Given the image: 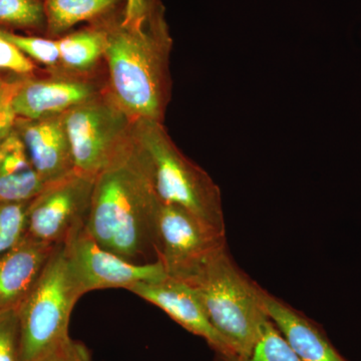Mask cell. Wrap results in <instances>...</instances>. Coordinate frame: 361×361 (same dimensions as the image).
Listing matches in <instances>:
<instances>
[{
  "mask_svg": "<svg viewBox=\"0 0 361 361\" xmlns=\"http://www.w3.org/2000/svg\"><path fill=\"white\" fill-rule=\"evenodd\" d=\"M159 205L130 137L128 148L94 180L85 232L104 249L137 263L151 250L156 255Z\"/></svg>",
  "mask_w": 361,
  "mask_h": 361,
  "instance_id": "6da1fadb",
  "label": "cell"
},
{
  "mask_svg": "<svg viewBox=\"0 0 361 361\" xmlns=\"http://www.w3.org/2000/svg\"><path fill=\"white\" fill-rule=\"evenodd\" d=\"M110 94L133 122L163 120L169 97L171 49L163 16L142 32L122 25L104 28Z\"/></svg>",
  "mask_w": 361,
  "mask_h": 361,
  "instance_id": "7a4b0ae2",
  "label": "cell"
},
{
  "mask_svg": "<svg viewBox=\"0 0 361 361\" xmlns=\"http://www.w3.org/2000/svg\"><path fill=\"white\" fill-rule=\"evenodd\" d=\"M133 151L159 202L184 209L226 236L219 187L203 169L178 149L159 121H135Z\"/></svg>",
  "mask_w": 361,
  "mask_h": 361,
  "instance_id": "3957f363",
  "label": "cell"
},
{
  "mask_svg": "<svg viewBox=\"0 0 361 361\" xmlns=\"http://www.w3.org/2000/svg\"><path fill=\"white\" fill-rule=\"evenodd\" d=\"M182 282L195 292L233 351L248 355L270 318L263 302V287L240 269L227 247L215 252Z\"/></svg>",
  "mask_w": 361,
  "mask_h": 361,
  "instance_id": "277c9868",
  "label": "cell"
},
{
  "mask_svg": "<svg viewBox=\"0 0 361 361\" xmlns=\"http://www.w3.org/2000/svg\"><path fill=\"white\" fill-rule=\"evenodd\" d=\"M82 295L65 245L56 246L39 279L18 306L20 361H39L70 338L71 312Z\"/></svg>",
  "mask_w": 361,
  "mask_h": 361,
  "instance_id": "5b68a950",
  "label": "cell"
},
{
  "mask_svg": "<svg viewBox=\"0 0 361 361\" xmlns=\"http://www.w3.org/2000/svg\"><path fill=\"white\" fill-rule=\"evenodd\" d=\"M75 172L97 177L128 148L133 122L111 94L63 114Z\"/></svg>",
  "mask_w": 361,
  "mask_h": 361,
  "instance_id": "8992f818",
  "label": "cell"
},
{
  "mask_svg": "<svg viewBox=\"0 0 361 361\" xmlns=\"http://www.w3.org/2000/svg\"><path fill=\"white\" fill-rule=\"evenodd\" d=\"M96 177L73 172L49 183L27 208L26 235L51 245H63L84 229Z\"/></svg>",
  "mask_w": 361,
  "mask_h": 361,
  "instance_id": "52a82bcc",
  "label": "cell"
},
{
  "mask_svg": "<svg viewBox=\"0 0 361 361\" xmlns=\"http://www.w3.org/2000/svg\"><path fill=\"white\" fill-rule=\"evenodd\" d=\"M227 247L218 234L180 207L160 203L156 218V260L169 277L184 281L215 252Z\"/></svg>",
  "mask_w": 361,
  "mask_h": 361,
  "instance_id": "ba28073f",
  "label": "cell"
},
{
  "mask_svg": "<svg viewBox=\"0 0 361 361\" xmlns=\"http://www.w3.org/2000/svg\"><path fill=\"white\" fill-rule=\"evenodd\" d=\"M66 255L82 294L92 290L125 288L168 276L160 261L137 264L104 249L85 228L65 244Z\"/></svg>",
  "mask_w": 361,
  "mask_h": 361,
  "instance_id": "9c48e42d",
  "label": "cell"
},
{
  "mask_svg": "<svg viewBox=\"0 0 361 361\" xmlns=\"http://www.w3.org/2000/svg\"><path fill=\"white\" fill-rule=\"evenodd\" d=\"M129 291L165 311L188 331L205 339L218 355H236L209 320L195 292L184 282L167 276L135 284Z\"/></svg>",
  "mask_w": 361,
  "mask_h": 361,
  "instance_id": "30bf717a",
  "label": "cell"
},
{
  "mask_svg": "<svg viewBox=\"0 0 361 361\" xmlns=\"http://www.w3.org/2000/svg\"><path fill=\"white\" fill-rule=\"evenodd\" d=\"M14 130L25 144L33 169L45 182L49 184L75 172L63 115L37 120L18 118Z\"/></svg>",
  "mask_w": 361,
  "mask_h": 361,
  "instance_id": "8fae6325",
  "label": "cell"
},
{
  "mask_svg": "<svg viewBox=\"0 0 361 361\" xmlns=\"http://www.w3.org/2000/svg\"><path fill=\"white\" fill-rule=\"evenodd\" d=\"M99 94L97 85L82 78L25 75L14 97L13 108L18 118L37 120L63 115Z\"/></svg>",
  "mask_w": 361,
  "mask_h": 361,
  "instance_id": "7c38bea8",
  "label": "cell"
},
{
  "mask_svg": "<svg viewBox=\"0 0 361 361\" xmlns=\"http://www.w3.org/2000/svg\"><path fill=\"white\" fill-rule=\"evenodd\" d=\"M262 299L271 322L281 332L301 361H348L334 348L329 336L301 311L262 289Z\"/></svg>",
  "mask_w": 361,
  "mask_h": 361,
  "instance_id": "4fadbf2b",
  "label": "cell"
},
{
  "mask_svg": "<svg viewBox=\"0 0 361 361\" xmlns=\"http://www.w3.org/2000/svg\"><path fill=\"white\" fill-rule=\"evenodd\" d=\"M56 247L25 234L20 243L0 257V310L20 305Z\"/></svg>",
  "mask_w": 361,
  "mask_h": 361,
  "instance_id": "5bb4252c",
  "label": "cell"
},
{
  "mask_svg": "<svg viewBox=\"0 0 361 361\" xmlns=\"http://www.w3.org/2000/svg\"><path fill=\"white\" fill-rule=\"evenodd\" d=\"M120 0H44L47 30L59 37L71 27L109 13Z\"/></svg>",
  "mask_w": 361,
  "mask_h": 361,
  "instance_id": "9a60e30c",
  "label": "cell"
},
{
  "mask_svg": "<svg viewBox=\"0 0 361 361\" xmlns=\"http://www.w3.org/2000/svg\"><path fill=\"white\" fill-rule=\"evenodd\" d=\"M61 63L73 71H87L104 56V30H85L56 40Z\"/></svg>",
  "mask_w": 361,
  "mask_h": 361,
  "instance_id": "2e32d148",
  "label": "cell"
},
{
  "mask_svg": "<svg viewBox=\"0 0 361 361\" xmlns=\"http://www.w3.org/2000/svg\"><path fill=\"white\" fill-rule=\"evenodd\" d=\"M217 361H301L282 336L281 332L270 322L250 353L246 355H218Z\"/></svg>",
  "mask_w": 361,
  "mask_h": 361,
  "instance_id": "e0dca14e",
  "label": "cell"
},
{
  "mask_svg": "<svg viewBox=\"0 0 361 361\" xmlns=\"http://www.w3.org/2000/svg\"><path fill=\"white\" fill-rule=\"evenodd\" d=\"M45 20L42 0H0V28L42 27Z\"/></svg>",
  "mask_w": 361,
  "mask_h": 361,
  "instance_id": "ac0fdd59",
  "label": "cell"
},
{
  "mask_svg": "<svg viewBox=\"0 0 361 361\" xmlns=\"http://www.w3.org/2000/svg\"><path fill=\"white\" fill-rule=\"evenodd\" d=\"M49 185L35 169L18 174L0 175V203H25Z\"/></svg>",
  "mask_w": 361,
  "mask_h": 361,
  "instance_id": "d6986e66",
  "label": "cell"
},
{
  "mask_svg": "<svg viewBox=\"0 0 361 361\" xmlns=\"http://www.w3.org/2000/svg\"><path fill=\"white\" fill-rule=\"evenodd\" d=\"M28 205L30 202L0 203V257L25 237Z\"/></svg>",
  "mask_w": 361,
  "mask_h": 361,
  "instance_id": "ffe728a7",
  "label": "cell"
},
{
  "mask_svg": "<svg viewBox=\"0 0 361 361\" xmlns=\"http://www.w3.org/2000/svg\"><path fill=\"white\" fill-rule=\"evenodd\" d=\"M0 35L16 45L20 51L32 61L47 66L61 63L58 42L30 35H21L0 28Z\"/></svg>",
  "mask_w": 361,
  "mask_h": 361,
  "instance_id": "44dd1931",
  "label": "cell"
},
{
  "mask_svg": "<svg viewBox=\"0 0 361 361\" xmlns=\"http://www.w3.org/2000/svg\"><path fill=\"white\" fill-rule=\"evenodd\" d=\"M0 361H20L18 307L0 310Z\"/></svg>",
  "mask_w": 361,
  "mask_h": 361,
  "instance_id": "7402d4cb",
  "label": "cell"
},
{
  "mask_svg": "<svg viewBox=\"0 0 361 361\" xmlns=\"http://www.w3.org/2000/svg\"><path fill=\"white\" fill-rule=\"evenodd\" d=\"M33 169L25 144L16 130L0 144V175L18 174Z\"/></svg>",
  "mask_w": 361,
  "mask_h": 361,
  "instance_id": "603a6c76",
  "label": "cell"
},
{
  "mask_svg": "<svg viewBox=\"0 0 361 361\" xmlns=\"http://www.w3.org/2000/svg\"><path fill=\"white\" fill-rule=\"evenodd\" d=\"M161 16L156 0H126L121 25L134 32H142Z\"/></svg>",
  "mask_w": 361,
  "mask_h": 361,
  "instance_id": "cb8c5ba5",
  "label": "cell"
},
{
  "mask_svg": "<svg viewBox=\"0 0 361 361\" xmlns=\"http://www.w3.org/2000/svg\"><path fill=\"white\" fill-rule=\"evenodd\" d=\"M25 75L6 78V82L0 89V144L14 130L16 116L13 108L14 97L20 89Z\"/></svg>",
  "mask_w": 361,
  "mask_h": 361,
  "instance_id": "d4e9b609",
  "label": "cell"
},
{
  "mask_svg": "<svg viewBox=\"0 0 361 361\" xmlns=\"http://www.w3.org/2000/svg\"><path fill=\"white\" fill-rule=\"evenodd\" d=\"M35 63L23 51L0 35V71L18 75H32Z\"/></svg>",
  "mask_w": 361,
  "mask_h": 361,
  "instance_id": "484cf974",
  "label": "cell"
},
{
  "mask_svg": "<svg viewBox=\"0 0 361 361\" xmlns=\"http://www.w3.org/2000/svg\"><path fill=\"white\" fill-rule=\"evenodd\" d=\"M39 361H92L87 348L80 342L68 338L49 351Z\"/></svg>",
  "mask_w": 361,
  "mask_h": 361,
  "instance_id": "4316f807",
  "label": "cell"
},
{
  "mask_svg": "<svg viewBox=\"0 0 361 361\" xmlns=\"http://www.w3.org/2000/svg\"><path fill=\"white\" fill-rule=\"evenodd\" d=\"M6 78H4V75H2L1 71H0V89H1L2 85H4V82H6Z\"/></svg>",
  "mask_w": 361,
  "mask_h": 361,
  "instance_id": "83f0119b",
  "label": "cell"
}]
</instances>
